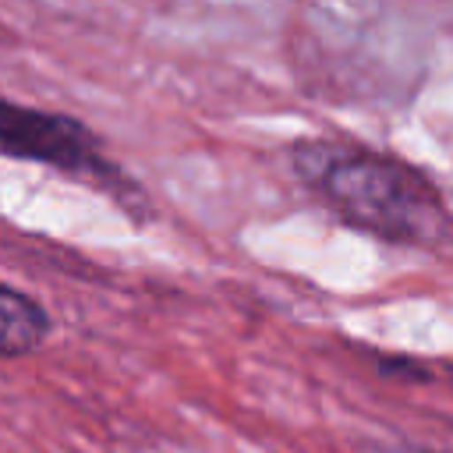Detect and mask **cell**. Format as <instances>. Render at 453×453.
<instances>
[{
    "mask_svg": "<svg viewBox=\"0 0 453 453\" xmlns=\"http://www.w3.org/2000/svg\"><path fill=\"white\" fill-rule=\"evenodd\" d=\"M301 180L350 226L396 244L435 248L453 234L442 195L407 163L347 142H301Z\"/></svg>",
    "mask_w": 453,
    "mask_h": 453,
    "instance_id": "6da1fadb",
    "label": "cell"
},
{
    "mask_svg": "<svg viewBox=\"0 0 453 453\" xmlns=\"http://www.w3.org/2000/svg\"><path fill=\"white\" fill-rule=\"evenodd\" d=\"M0 156L53 166L60 173L106 184L117 166L103 156L99 138L74 117L11 103L0 96Z\"/></svg>",
    "mask_w": 453,
    "mask_h": 453,
    "instance_id": "7a4b0ae2",
    "label": "cell"
},
{
    "mask_svg": "<svg viewBox=\"0 0 453 453\" xmlns=\"http://www.w3.org/2000/svg\"><path fill=\"white\" fill-rule=\"evenodd\" d=\"M46 336H50V311L25 290L0 283V357L28 354L42 347Z\"/></svg>",
    "mask_w": 453,
    "mask_h": 453,
    "instance_id": "3957f363",
    "label": "cell"
}]
</instances>
